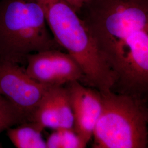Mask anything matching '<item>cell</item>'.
<instances>
[{
	"instance_id": "cell-1",
	"label": "cell",
	"mask_w": 148,
	"mask_h": 148,
	"mask_svg": "<svg viewBox=\"0 0 148 148\" xmlns=\"http://www.w3.org/2000/svg\"><path fill=\"white\" fill-rule=\"evenodd\" d=\"M79 14L115 74L114 90L148 101V0H89Z\"/></svg>"
},
{
	"instance_id": "cell-2",
	"label": "cell",
	"mask_w": 148,
	"mask_h": 148,
	"mask_svg": "<svg viewBox=\"0 0 148 148\" xmlns=\"http://www.w3.org/2000/svg\"><path fill=\"white\" fill-rule=\"evenodd\" d=\"M36 1L55 40L79 65L84 85L99 91L112 90L115 74L79 13L65 0Z\"/></svg>"
},
{
	"instance_id": "cell-3",
	"label": "cell",
	"mask_w": 148,
	"mask_h": 148,
	"mask_svg": "<svg viewBox=\"0 0 148 148\" xmlns=\"http://www.w3.org/2000/svg\"><path fill=\"white\" fill-rule=\"evenodd\" d=\"M62 49L36 0H0V58L17 63L26 56Z\"/></svg>"
},
{
	"instance_id": "cell-4",
	"label": "cell",
	"mask_w": 148,
	"mask_h": 148,
	"mask_svg": "<svg viewBox=\"0 0 148 148\" xmlns=\"http://www.w3.org/2000/svg\"><path fill=\"white\" fill-rule=\"evenodd\" d=\"M100 92L101 111L93 131L92 147L148 148V106L112 90Z\"/></svg>"
},
{
	"instance_id": "cell-5",
	"label": "cell",
	"mask_w": 148,
	"mask_h": 148,
	"mask_svg": "<svg viewBox=\"0 0 148 148\" xmlns=\"http://www.w3.org/2000/svg\"><path fill=\"white\" fill-rule=\"evenodd\" d=\"M52 87L32 79L19 63L0 58V95L14 107L25 122L32 121L38 106Z\"/></svg>"
},
{
	"instance_id": "cell-6",
	"label": "cell",
	"mask_w": 148,
	"mask_h": 148,
	"mask_svg": "<svg viewBox=\"0 0 148 148\" xmlns=\"http://www.w3.org/2000/svg\"><path fill=\"white\" fill-rule=\"evenodd\" d=\"M26 71L32 79L48 86H64L79 81L84 84V76L78 64L67 52L54 49L26 56Z\"/></svg>"
},
{
	"instance_id": "cell-7",
	"label": "cell",
	"mask_w": 148,
	"mask_h": 148,
	"mask_svg": "<svg viewBox=\"0 0 148 148\" xmlns=\"http://www.w3.org/2000/svg\"><path fill=\"white\" fill-rule=\"evenodd\" d=\"M74 115V130L86 143L93 137L95 125L101 111V95L99 90L79 81L64 85Z\"/></svg>"
},
{
	"instance_id": "cell-8",
	"label": "cell",
	"mask_w": 148,
	"mask_h": 148,
	"mask_svg": "<svg viewBox=\"0 0 148 148\" xmlns=\"http://www.w3.org/2000/svg\"><path fill=\"white\" fill-rule=\"evenodd\" d=\"M42 131L34 123L28 122L14 128H10L7 130V134L16 148H47Z\"/></svg>"
},
{
	"instance_id": "cell-9",
	"label": "cell",
	"mask_w": 148,
	"mask_h": 148,
	"mask_svg": "<svg viewBox=\"0 0 148 148\" xmlns=\"http://www.w3.org/2000/svg\"><path fill=\"white\" fill-rule=\"evenodd\" d=\"M52 87L48 91L35 112L32 121L43 131L46 128L53 130L59 128L58 115L54 101Z\"/></svg>"
},
{
	"instance_id": "cell-10",
	"label": "cell",
	"mask_w": 148,
	"mask_h": 148,
	"mask_svg": "<svg viewBox=\"0 0 148 148\" xmlns=\"http://www.w3.org/2000/svg\"><path fill=\"white\" fill-rule=\"evenodd\" d=\"M46 142L47 148H84L87 145L74 128L54 130Z\"/></svg>"
},
{
	"instance_id": "cell-11",
	"label": "cell",
	"mask_w": 148,
	"mask_h": 148,
	"mask_svg": "<svg viewBox=\"0 0 148 148\" xmlns=\"http://www.w3.org/2000/svg\"><path fill=\"white\" fill-rule=\"evenodd\" d=\"M53 96L58 115L59 128H73V112L64 86H53Z\"/></svg>"
},
{
	"instance_id": "cell-12",
	"label": "cell",
	"mask_w": 148,
	"mask_h": 148,
	"mask_svg": "<svg viewBox=\"0 0 148 148\" xmlns=\"http://www.w3.org/2000/svg\"><path fill=\"white\" fill-rule=\"evenodd\" d=\"M25 122L14 107L0 95V134L16 125Z\"/></svg>"
},
{
	"instance_id": "cell-13",
	"label": "cell",
	"mask_w": 148,
	"mask_h": 148,
	"mask_svg": "<svg viewBox=\"0 0 148 148\" xmlns=\"http://www.w3.org/2000/svg\"><path fill=\"white\" fill-rule=\"evenodd\" d=\"M78 13L89 0H65Z\"/></svg>"
}]
</instances>
